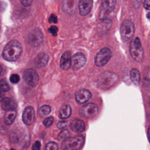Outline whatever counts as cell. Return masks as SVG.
<instances>
[{
  "label": "cell",
  "mask_w": 150,
  "mask_h": 150,
  "mask_svg": "<svg viewBox=\"0 0 150 150\" xmlns=\"http://www.w3.org/2000/svg\"><path fill=\"white\" fill-rule=\"evenodd\" d=\"M50 111H51V108L49 105H44L40 108L39 110V113L41 116H45L49 114Z\"/></svg>",
  "instance_id": "cell-22"
},
{
  "label": "cell",
  "mask_w": 150,
  "mask_h": 150,
  "mask_svg": "<svg viewBox=\"0 0 150 150\" xmlns=\"http://www.w3.org/2000/svg\"><path fill=\"white\" fill-rule=\"evenodd\" d=\"M41 146L40 142L39 141H36L32 147V150H40Z\"/></svg>",
  "instance_id": "cell-29"
},
{
  "label": "cell",
  "mask_w": 150,
  "mask_h": 150,
  "mask_svg": "<svg viewBox=\"0 0 150 150\" xmlns=\"http://www.w3.org/2000/svg\"><path fill=\"white\" fill-rule=\"evenodd\" d=\"M2 67H1V66L0 65V74H1V72H2Z\"/></svg>",
  "instance_id": "cell-36"
},
{
  "label": "cell",
  "mask_w": 150,
  "mask_h": 150,
  "mask_svg": "<svg viewBox=\"0 0 150 150\" xmlns=\"http://www.w3.org/2000/svg\"><path fill=\"white\" fill-rule=\"evenodd\" d=\"M130 79L132 82L135 85L138 86L140 81V73L139 71L135 68H133L130 71Z\"/></svg>",
  "instance_id": "cell-21"
},
{
  "label": "cell",
  "mask_w": 150,
  "mask_h": 150,
  "mask_svg": "<svg viewBox=\"0 0 150 150\" xmlns=\"http://www.w3.org/2000/svg\"><path fill=\"white\" fill-rule=\"evenodd\" d=\"M146 17H147V18H148V19L150 20V12H148V13L146 14Z\"/></svg>",
  "instance_id": "cell-35"
},
{
  "label": "cell",
  "mask_w": 150,
  "mask_h": 150,
  "mask_svg": "<svg viewBox=\"0 0 150 150\" xmlns=\"http://www.w3.org/2000/svg\"><path fill=\"white\" fill-rule=\"evenodd\" d=\"M23 79L29 86L35 87L39 82V77L38 73L35 70L30 69L25 70L24 72Z\"/></svg>",
  "instance_id": "cell-9"
},
{
  "label": "cell",
  "mask_w": 150,
  "mask_h": 150,
  "mask_svg": "<svg viewBox=\"0 0 150 150\" xmlns=\"http://www.w3.org/2000/svg\"><path fill=\"white\" fill-rule=\"evenodd\" d=\"M2 97V93H1V92H0V100L1 99Z\"/></svg>",
  "instance_id": "cell-37"
},
{
  "label": "cell",
  "mask_w": 150,
  "mask_h": 150,
  "mask_svg": "<svg viewBox=\"0 0 150 150\" xmlns=\"http://www.w3.org/2000/svg\"><path fill=\"white\" fill-rule=\"evenodd\" d=\"M84 142V138L82 135L69 137L62 144L63 150H79L80 149Z\"/></svg>",
  "instance_id": "cell-4"
},
{
  "label": "cell",
  "mask_w": 150,
  "mask_h": 150,
  "mask_svg": "<svg viewBox=\"0 0 150 150\" xmlns=\"http://www.w3.org/2000/svg\"><path fill=\"white\" fill-rule=\"evenodd\" d=\"M35 112L34 108L31 106H28L23 111L22 114V121L27 125H31L35 120Z\"/></svg>",
  "instance_id": "cell-12"
},
{
  "label": "cell",
  "mask_w": 150,
  "mask_h": 150,
  "mask_svg": "<svg viewBox=\"0 0 150 150\" xmlns=\"http://www.w3.org/2000/svg\"><path fill=\"white\" fill-rule=\"evenodd\" d=\"M58 148L57 144L54 142H49L45 146L46 150H58Z\"/></svg>",
  "instance_id": "cell-25"
},
{
  "label": "cell",
  "mask_w": 150,
  "mask_h": 150,
  "mask_svg": "<svg viewBox=\"0 0 150 150\" xmlns=\"http://www.w3.org/2000/svg\"><path fill=\"white\" fill-rule=\"evenodd\" d=\"M53 121L54 118L53 117H49L44 120L43 124L46 127H49L53 124Z\"/></svg>",
  "instance_id": "cell-26"
},
{
  "label": "cell",
  "mask_w": 150,
  "mask_h": 150,
  "mask_svg": "<svg viewBox=\"0 0 150 150\" xmlns=\"http://www.w3.org/2000/svg\"><path fill=\"white\" fill-rule=\"evenodd\" d=\"M1 107L4 110L8 111L15 109V102L13 100L10 98L6 97L4 98L2 100Z\"/></svg>",
  "instance_id": "cell-19"
},
{
  "label": "cell",
  "mask_w": 150,
  "mask_h": 150,
  "mask_svg": "<svg viewBox=\"0 0 150 150\" xmlns=\"http://www.w3.org/2000/svg\"><path fill=\"white\" fill-rule=\"evenodd\" d=\"M49 22L50 23H57V16L54 14H52L49 18Z\"/></svg>",
  "instance_id": "cell-31"
},
{
  "label": "cell",
  "mask_w": 150,
  "mask_h": 150,
  "mask_svg": "<svg viewBox=\"0 0 150 150\" xmlns=\"http://www.w3.org/2000/svg\"><path fill=\"white\" fill-rule=\"evenodd\" d=\"M91 97L90 91L87 89L82 88L79 90L75 95V99L77 103L82 104L88 101Z\"/></svg>",
  "instance_id": "cell-13"
},
{
  "label": "cell",
  "mask_w": 150,
  "mask_h": 150,
  "mask_svg": "<svg viewBox=\"0 0 150 150\" xmlns=\"http://www.w3.org/2000/svg\"><path fill=\"white\" fill-rule=\"evenodd\" d=\"M93 6V0H80L79 2V9L81 16L87 15Z\"/></svg>",
  "instance_id": "cell-14"
},
{
  "label": "cell",
  "mask_w": 150,
  "mask_h": 150,
  "mask_svg": "<svg viewBox=\"0 0 150 150\" xmlns=\"http://www.w3.org/2000/svg\"><path fill=\"white\" fill-rule=\"evenodd\" d=\"M20 80L19 76L16 74H13L10 76V81L12 83H17Z\"/></svg>",
  "instance_id": "cell-27"
},
{
  "label": "cell",
  "mask_w": 150,
  "mask_h": 150,
  "mask_svg": "<svg viewBox=\"0 0 150 150\" xmlns=\"http://www.w3.org/2000/svg\"><path fill=\"white\" fill-rule=\"evenodd\" d=\"M135 28L134 23L129 20L124 21L120 27V34L124 42H128L132 39L134 34Z\"/></svg>",
  "instance_id": "cell-6"
},
{
  "label": "cell",
  "mask_w": 150,
  "mask_h": 150,
  "mask_svg": "<svg viewBox=\"0 0 150 150\" xmlns=\"http://www.w3.org/2000/svg\"><path fill=\"white\" fill-rule=\"evenodd\" d=\"M149 105H150V100H149Z\"/></svg>",
  "instance_id": "cell-39"
},
{
  "label": "cell",
  "mask_w": 150,
  "mask_h": 150,
  "mask_svg": "<svg viewBox=\"0 0 150 150\" xmlns=\"http://www.w3.org/2000/svg\"><path fill=\"white\" fill-rule=\"evenodd\" d=\"M9 90V86L7 81L5 80H2L0 81V92L5 93Z\"/></svg>",
  "instance_id": "cell-23"
},
{
  "label": "cell",
  "mask_w": 150,
  "mask_h": 150,
  "mask_svg": "<svg viewBox=\"0 0 150 150\" xmlns=\"http://www.w3.org/2000/svg\"><path fill=\"white\" fill-rule=\"evenodd\" d=\"M67 125V121H59L57 124V127L59 128H63L66 127Z\"/></svg>",
  "instance_id": "cell-32"
},
{
  "label": "cell",
  "mask_w": 150,
  "mask_h": 150,
  "mask_svg": "<svg viewBox=\"0 0 150 150\" xmlns=\"http://www.w3.org/2000/svg\"><path fill=\"white\" fill-rule=\"evenodd\" d=\"M129 52L132 58L137 62H141L144 59V50L141 40L135 38L132 40L129 46Z\"/></svg>",
  "instance_id": "cell-3"
},
{
  "label": "cell",
  "mask_w": 150,
  "mask_h": 150,
  "mask_svg": "<svg viewBox=\"0 0 150 150\" xmlns=\"http://www.w3.org/2000/svg\"><path fill=\"white\" fill-rule=\"evenodd\" d=\"M20 1L22 5L25 6H29L32 4L33 0H20Z\"/></svg>",
  "instance_id": "cell-30"
},
{
  "label": "cell",
  "mask_w": 150,
  "mask_h": 150,
  "mask_svg": "<svg viewBox=\"0 0 150 150\" xmlns=\"http://www.w3.org/2000/svg\"><path fill=\"white\" fill-rule=\"evenodd\" d=\"M98 111V107L94 103H90L83 105L80 110V114L86 118H91L95 116Z\"/></svg>",
  "instance_id": "cell-8"
},
{
  "label": "cell",
  "mask_w": 150,
  "mask_h": 150,
  "mask_svg": "<svg viewBox=\"0 0 150 150\" xmlns=\"http://www.w3.org/2000/svg\"><path fill=\"white\" fill-rule=\"evenodd\" d=\"M112 56V52L108 47L101 49L95 57V64L98 67H102L106 64Z\"/></svg>",
  "instance_id": "cell-7"
},
{
  "label": "cell",
  "mask_w": 150,
  "mask_h": 150,
  "mask_svg": "<svg viewBox=\"0 0 150 150\" xmlns=\"http://www.w3.org/2000/svg\"><path fill=\"white\" fill-rule=\"evenodd\" d=\"M70 136V132L67 129H63L58 135V139L60 141H64Z\"/></svg>",
  "instance_id": "cell-24"
},
{
  "label": "cell",
  "mask_w": 150,
  "mask_h": 150,
  "mask_svg": "<svg viewBox=\"0 0 150 150\" xmlns=\"http://www.w3.org/2000/svg\"><path fill=\"white\" fill-rule=\"evenodd\" d=\"M49 60V56L44 53L38 54L35 59V64L37 67L41 68L45 67Z\"/></svg>",
  "instance_id": "cell-17"
},
{
  "label": "cell",
  "mask_w": 150,
  "mask_h": 150,
  "mask_svg": "<svg viewBox=\"0 0 150 150\" xmlns=\"http://www.w3.org/2000/svg\"><path fill=\"white\" fill-rule=\"evenodd\" d=\"M16 116V111L15 109L6 111L4 115V122L6 125L12 124Z\"/></svg>",
  "instance_id": "cell-18"
},
{
  "label": "cell",
  "mask_w": 150,
  "mask_h": 150,
  "mask_svg": "<svg viewBox=\"0 0 150 150\" xmlns=\"http://www.w3.org/2000/svg\"><path fill=\"white\" fill-rule=\"evenodd\" d=\"M10 150H15V149H13V148H11Z\"/></svg>",
  "instance_id": "cell-38"
},
{
  "label": "cell",
  "mask_w": 150,
  "mask_h": 150,
  "mask_svg": "<svg viewBox=\"0 0 150 150\" xmlns=\"http://www.w3.org/2000/svg\"><path fill=\"white\" fill-rule=\"evenodd\" d=\"M118 79V76L112 73L107 71L100 75L97 83L98 86L103 89H107L113 86Z\"/></svg>",
  "instance_id": "cell-2"
},
{
  "label": "cell",
  "mask_w": 150,
  "mask_h": 150,
  "mask_svg": "<svg viewBox=\"0 0 150 150\" xmlns=\"http://www.w3.org/2000/svg\"><path fill=\"white\" fill-rule=\"evenodd\" d=\"M147 135H148V138L149 139V141L150 142V125L148 128V132H147Z\"/></svg>",
  "instance_id": "cell-34"
},
{
  "label": "cell",
  "mask_w": 150,
  "mask_h": 150,
  "mask_svg": "<svg viewBox=\"0 0 150 150\" xmlns=\"http://www.w3.org/2000/svg\"><path fill=\"white\" fill-rule=\"evenodd\" d=\"M71 114V108L69 105H63L59 110V117L61 119H66L69 118Z\"/></svg>",
  "instance_id": "cell-20"
},
{
  "label": "cell",
  "mask_w": 150,
  "mask_h": 150,
  "mask_svg": "<svg viewBox=\"0 0 150 150\" xmlns=\"http://www.w3.org/2000/svg\"><path fill=\"white\" fill-rule=\"evenodd\" d=\"M71 53L69 51L65 52L61 56L60 61V68L63 70H68L71 66Z\"/></svg>",
  "instance_id": "cell-15"
},
{
  "label": "cell",
  "mask_w": 150,
  "mask_h": 150,
  "mask_svg": "<svg viewBox=\"0 0 150 150\" xmlns=\"http://www.w3.org/2000/svg\"><path fill=\"white\" fill-rule=\"evenodd\" d=\"M70 129L75 132H82L84 131L86 127L84 122L79 119L73 120L70 124Z\"/></svg>",
  "instance_id": "cell-16"
},
{
  "label": "cell",
  "mask_w": 150,
  "mask_h": 150,
  "mask_svg": "<svg viewBox=\"0 0 150 150\" xmlns=\"http://www.w3.org/2000/svg\"><path fill=\"white\" fill-rule=\"evenodd\" d=\"M58 28L56 26H51L49 29V32L54 36L57 35Z\"/></svg>",
  "instance_id": "cell-28"
},
{
  "label": "cell",
  "mask_w": 150,
  "mask_h": 150,
  "mask_svg": "<svg viewBox=\"0 0 150 150\" xmlns=\"http://www.w3.org/2000/svg\"><path fill=\"white\" fill-rule=\"evenodd\" d=\"M143 5L146 9L150 11V0H145L143 2Z\"/></svg>",
  "instance_id": "cell-33"
},
{
  "label": "cell",
  "mask_w": 150,
  "mask_h": 150,
  "mask_svg": "<svg viewBox=\"0 0 150 150\" xmlns=\"http://www.w3.org/2000/svg\"><path fill=\"white\" fill-rule=\"evenodd\" d=\"M43 33L38 29L31 31L28 36V43L33 46H37L40 45L43 42Z\"/></svg>",
  "instance_id": "cell-10"
},
{
  "label": "cell",
  "mask_w": 150,
  "mask_h": 150,
  "mask_svg": "<svg viewBox=\"0 0 150 150\" xmlns=\"http://www.w3.org/2000/svg\"><path fill=\"white\" fill-rule=\"evenodd\" d=\"M116 0H101L100 19L103 21H110V16L114 11Z\"/></svg>",
  "instance_id": "cell-5"
},
{
  "label": "cell",
  "mask_w": 150,
  "mask_h": 150,
  "mask_svg": "<svg viewBox=\"0 0 150 150\" xmlns=\"http://www.w3.org/2000/svg\"><path fill=\"white\" fill-rule=\"evenodd\" d=\"M22 52V46L17 40H12L8 42L3 50L2 56L7 61L13 62L17 60Z\"/></svg>",
  "instance_id": "cell-1"
},
{
  "label": "cell",
  "mask_w": 150,
  "mask_h": 150,
  "mask_svg": "<svg viewBox=\"0 0 150 150\" xmlns=\"http://www.w3.org/2000/svg\"><path fill=\"white\" fill-rule=\"evenodd\" d=\"M86 63V56L81 53H76L71 57V64L73 69L77 70L82 68Z\"/></svg>",
  "instance_id": "cell-11"
}]
</instances>
